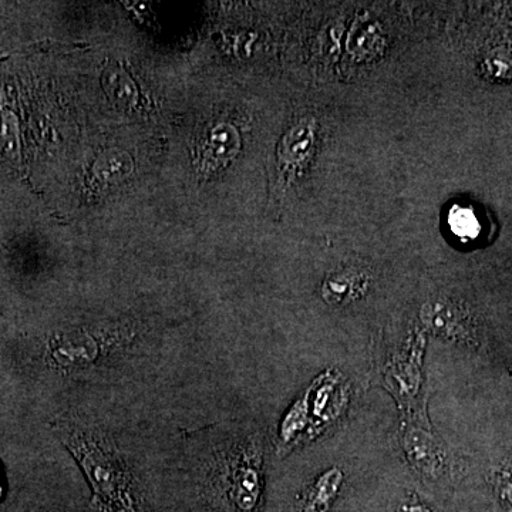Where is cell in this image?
<instances>
[{
  "mask_svg": "<svg viewBox=\"0 0 512 512\" xmlns=\"http://www.w3.org/2000/svg\"><path fill=\"white\" fill-rule=\"evenodd\" d=\"M313 144H315V123L303 120L295 124L282 138L279 147V164L284 173L298 170L308 160Z\"/></svg>",
  "mask_w": 512,
  "mask_h": 512,
  "instance_id": "obj_1",
  "label": "cell"
},
{
  "mask_svg": "<svg viewBox=\"0 0 512 512\" xmlns=\"http://www.w3.org/2000/svg\"><path fill=\"white\" fill-rule=\"evenodd\" d=\"M239 150V136L237 130L229 124H221L212 130L207 146L205 164L207 167L217 168L220 164L228 163Z\"/></svg>",
  "mask_w": 512,
  "mask_h": 512,
  "instance_id": "obj_2",
  "label": "cell"
},
{
  "mask_svg": "<svg viewBox=\"0 0 512 512\" xmlns=\"http://www.w3.org/2000/svg\"><path fill=\"white\" fill-rule=\"evenodd\" d=\"M342 474L338 470L329 471L325 476L320 478L318 484L313 488L311 497L306 503V512H326L338 493Z\"/></svg>",
  "mask_w": 512,
  "mask_h": 512,
  "instance_id": "obj_3",
  "label": "cell"
},
{
  "mask_svg": "<svg viewBox=\"0 0 512 512\" xmlns=\"http://www.w3.org/2000/svg\"><path fill=\"white\" fill-rule=\"evenodd\" d=\"M104 87L119 103L124 106H134L137 100V90L130 77L123 70L111 67L104 73Z\"/></svg>",
  "mask_w": 512,
  "mask_h": 512,
  "instance_id": "obj_4",
  "label": "cell"
},
{
  "mask_svg": "<svg viewBox=\"0 0 512 512\" xmlns=\"http://www.w3.org/2000/svg\"><path fill=\"white\" fill-rule=\"evenodd\" d=\"M362 276L353 274V272H343L329 278L323 286V293L330 302H342L346 298H355V293L359 289L352 288L350 285L362 284Z\"/></svg>",
  "mask_w": 512,
  "mask_h": 512,
  "instance_id": "obj_5",
  "label": "cell"
},
{
  "mask_svg": "<svg viewBox=\"0 0 512 512\" xmlns=\"http://www.w3.org/2000/svg\"><path fill=\"white\" fill-rule=\"evenodd\" d=\"M450 227L454 234L458 238L464 239V241L477 238L481 229L473 210L463 207H457L456 210L451 211Z\"/></svg>",
  "mask_w": 512,
  "mask_h": 512,
  "instance_id": "obj_6",
  "label": "cell"
},
{
  "mask_svg": "<svg viewBox=\"0 0 512 512\" xmlns=\"http://www.w3.org/2000/svg\"><path fill=\"white\" fill-rule=\"evenodd\" d=\"M400 512H429L424 507H420V505H406V507L402 508Z\"/></svg>",
  "mask_w": 512,
  "mask_h": 512,
  "instance_id": "obj_7",
  "label": "cell"
},
{
  "mask_svg": "<svg viewBox=\"0 0 512 512\" xmlns=\"http://www.w3.org/2000/svg\"><path fill=\"white\" fill-rule=\"evenodd\" d=\"M0 495H2V484H0Z\"/></svg>",
  "mask_w": 512,
  "mask_h": 512,
  "instance_id": "obj_8",
  "label": "cell"
}]
</instances>
